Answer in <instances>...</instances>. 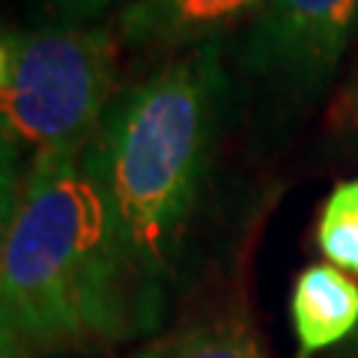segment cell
<instances>
[{"mask_svg":"<svg viewBox=\"0 0 358 358\" xmlns=\"http://www.w3.org/2000/svg\"><path fill=\"white\" fill-rule=\"evenodd\" d=\"M159 313L90 141L36 152L0 245V322L27 350H84L129 341Z\"/></svg>","mask_w":358,"mask_h":358,"instance_id":"cell-1","label":"cell"},{"mask_svg":"<svg viewBox=\"0 0 358 358\" xmlns=\"http://www.w3.org/2000/svg\"><path fill=\"white\" fill-rule=\"evenodd\" d=\"M221 90L215 45H200L122 90L90 138L126 254L159 305L192 236Z\"/></svg>","mask_w":358,"mask_h":358,"instance_id":"cell-2","label":"cell"},{"mask_svg":"<svg viewBox=\"0 0 358 358\" xmlns=\"http://www.w3.org/2000/svg\"><path fill=\"white\" fill-rule=\"evenodd\" d=\"M117 60L108 27H3L0 134L36 152L87 143L114 102Z\"/></svg>","mask_w":358,"mask_h":358,"instance_id":"cell-3","label":"cell"},{"mask_svg":"<svg viewBox=\"0 0 358 358\" xmlns=\"http://www.w3.org/2000/svg\"><path fill=\"white\" fill-rule=\"evenodd\" d=\"M358 21V0H263L245 63L296 96L317 93L338 69Z\"/></svg>","mask_w":358,"mask_h":358,"instance_id":"cell-4","label":"cell"},{"mask_svg":"<svg viewBox=\"0 0 358 358\" xmlns=\"http://www.w3.org/2000/svg\"><path fill=\"white\" fill-rule=\"evenodd\" d=\"M260 6L263 0H129L120 33L131 45L179 48L218 36Z\"/></svg>","mask_w":358,"mask_h":358,"instance_id":"cell-5","label":"cell"},{"mask_svg":"<svg viewBox=\"0 0 358 358\" xmlns=\"http://www.w3.org/2000/svg\"><path fill=\"white\" fill-rule=\"evenodd\" d=\"M289 320L301 358L329 350L358 329V284L338 266H308L293 284Z\"/></svg>","mask_w":358,"mask_h":358,"instance_id":"cell-6","label":"cell"},{"mask_svg":"<svg viewBox=\"0 0 358 358\" xmlns=\"http://www.w3.org/2000/svg\"><path fill=\"white\" fill-rule=\"evenodd\" d=\"M129 358H263V350L242 317H215L150 341Z\"/></svg>","mask_w":358,"mask_h":358,"instance_id":"cell-7","label":"cell"},{"mask_svg":"<svg viewBox=\"0 0 358 358\" xmlns=\"http://www.w3.org/2000/svg\"><path fill=\"white\" fill-rule=\"evenodd\" d=\"M317 245L334 266L358 275V179L329 194L317 221Z\"/></svg>","mask_w":358,"mask_h":358,"instance_id":"cell-8","label":"cell"},{"mask_svg":"<svg viewBox=\"0 0 358 358\" xmlns=\"http://www.w3.org/2000/svg\"><path fill=\"white\" fill-rule=\"evenodd\" d=\"M21 185H24V173H21L18 147L0 134V245H3L6 230L18 209Z\"/></svg>","mask_w":358,"mask_h":358,"instance_id":"cell-9","label":"cell"},{"mask_svg":"<svg viewBox=\"0 0 358 358\" xmlns=\"http://www.w3.org/2000/svg\"><path fill=\"white\" fill-rule=\"evenodd\" d=\"M57 9H63V13H69V15H93L99 13V9H105L110 6L114 0H51Z\"/></svg>","mask_w":358,"mask_h":358,"instance_id":"cell-10","label":"cell"},{"mask_svg":"<svg viewBox=\"0 0 358 358\" xmlns=\"http://www.w3.org/2000/svg\"><path fill=\"white\" fill-rule=\"evenodd\" d=\"M30 352L33 350H27V346L0 322V358H30Z\"/></svg>","mask_w":358,"mask_h":358,"instance_id":"cell-11","label":"cell"}]
</instances>
